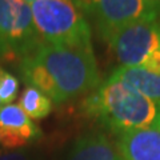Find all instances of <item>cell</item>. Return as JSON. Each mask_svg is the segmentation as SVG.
Wrapping results in <instances>:
<instances>
[{"instance_id":"cell-1","label":"cell","mask_w":160,"mask_h":160,"mask_svg":"<svg viewBox=\"0 0 160 160\" xmlns=\"http://www.w3.org/2000/svg\"><path fill=\"white\" fill-rule=\"evenodd\" d=\"M19 71L28 86L42 91L55 104L91 92L100 84L92 47L42 43L19 62Z\"/></svg>"},{"instance_id":"cell-2","label":"cell","mask_w":160,"mask_h":160,"mask_svg":"<svg viewBox=\"0 0 160 160\" xmlns=\"http://www.w3.org/2000/svg\"><path fill=\"white\" fill-rule=\"evenodd\" d=\"M84 113L112 133L160 127V106L112 76L87 96Z\"/></svg>"},{"instance_id":"cell-3","label":"cell","mask_w":160,"mask_h":160,"mask_svg":"<svg viewBox=\"0 0 160 160\" xmlns=\"http://www.w3.org/2000/svg\"><path fill=\"white\" fill-rule=\"evenodd\" d=\"M31 11L43 43L92 47L88 20L73 0H35Z\"/></svg>"},{"instance_id":"cell-4","label":"cell","mask_w":160,"mask_h":160,"mask_svg":"<svg viewBox=\"0 0 160 160\" xmlns=\"http://www.w3.org/2000/svg\"><path fill=\"white\" fill-rule=\"evenodd\" d=\"M42 43L31 4L23 0H0V60L22 62Z\"/></svg>"},{"instance_id":"cell-5","label":"cell","mask_w":160,"mask_h":160,"mask_svg":"<svg viewBox=\"0 0 160 160\" xmlns=\"http://www.w3.org/2000/svg\"><path fill=\"white\" fill-rule=\"evenodd\" d=\"M84 16L93 20L99 35L108 43L120 29L146 19H158L160 2L151 0H73Z\"/></svg>"},{"instance_id":"cell-6","label":"cell","mask_w":160,"mask_h":160,"mask_svg":"<svg viewBox=\"0 0 160 160\" xmlns=\"http://www.w3.org/2000/svg\"><path fill=\"white\" fill-rule=\"evenodd\" d=\"M108 46L122 66L142 68L152 53L160 51V19L140 20L120 29Z\"/></svg>"},{"instance_id":"cell-7","label":"cell","mask_w":160,"mask_h":160,"mask_svg":"<svg viewBox=\"0 0 160 160\" xmlns=\"http://www.w3.org/2000/svg\"><path fill=\"white\" fill-rule=\"evenodd\" d=\"M42 136L36 123L20 108L19 104L0 107V144L15 149L24 147Z\"/></svg>"},{"instance_id":"cell-8","label":"cell","mask_w":160,"mask_h":160,"mask_svg":"<svg viewBox=\"0 0 160 160\" xmlns=\"http://www.w3.org/2000/svg\"><path fill=\"white\" fill-rule=\"evenodd\" d=\"M116 146L126 160H160V127L122 133Z\"/></svg>"},{"instance_id":"cell-9","label":"cell","mask_w":160,"mask_h":160,"mask_svg":"<svg viewBox=\"0 0 160 160\" xmlns=\"http://www.w3.org/2000/svg\"><path fill=\"white\" fill-rule=\"evenodd\" d=\"M68 160H126L116 143L100 132H91L75 142Z\"/></svg>"},{"instance_id":"cell-10","label":"cell","mask_w":160,"mask_h":160,"mask_svg":"<svg viewBox=\"0 0 160 160\" xmlns=\"http://www.w3.org/2000/svg\"><path fill=\"white\" fill-rule=\"evenodd\" d=\"M109 76L126 83L127 86L136 89L143 96L160 106V73L147 71L139 67L120 66L115 68Z\"/></svg>"},{"instance_id":"cell-11","label":"cell","mask_w":160,"mask_h":160,"mask_svg":"<svg viewBox=\"0 0 160 160\" xmlns=\"http://www.w3.org/2000/svg\"><path fill=\"white\" fill-rule=\"evenodd\" d=\"M19 106L32 120H40L51 113L52 102L38 88L28 86L20 95Z\"/></svg>"},{"instance_id":"cell-12","label":"cell","mask_w":160,"mask_h":160,"mask_svg":"<svg viewBox=\"0 0 160 160\" xmlns=\"http://www.w3.org/2000/svg\"><path fill=\"white\" fill-rule=\"evenodd\" d=\"M19 92V80L11 72L0 67V100L2 104H12Z\"/></svg>"},{"instance_id":"cell-13","label":"cell","mask_w":160,"mask_h":160,"mask_svg":"<svg viewBox=\"0 0 160 160\" xmlns=\"http://www.w3.org/2000/svg\"><path fill=\"white\" fill-rule=\"evenodd\" d=\"M0 160H31L26 152H0Z\"/></svg>"},{"instance_id":"cell-14","label":"cell","mask_w":160,"mask_h":160,"mask_svg":"<svg viewBox=\"0 0 160 160\" xmlns=\"http://www.w3.org/2000/svg\"><path fill=\"white\" fill-rule=\"evenodd\" d=\"M23 2H26V3H28V4H31V3L35 2V0H23Z\"/></svg>"},{"instance_id":"cell-15","label":"cell","mask_w":160,"mask_h":160,"mask_svg":"<svg viewBox=\"0 0 160 160\" xmlns=\"http://www.w3.org/2000/svg\"><path fill=\"white\" fill-rule=\"evenodd\" d=\"M151 2H160V0H151Z\"/></svg>"},{"instance_id":"cell-16","label":"cell","mask_w":160,"mask_h":160,"mask_svg":"<svg viewBox=\"0 0 160 160\" xmlns=\"http://www.w3.org/2000/svg\"><path fill=\"white\" fill-rule=\"evenodd\" d=\"M0 107H2V100H0Z\"/></svg>"}]
</instances>
